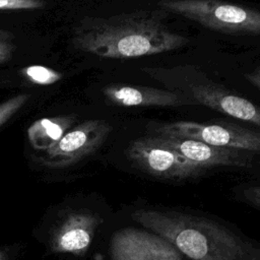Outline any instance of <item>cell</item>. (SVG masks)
<instances>
[{"mask_svg":"<svg viewBox=\"0 0 260 260\" xmlns=\"http://www.w3.org/2000/svg\"><path fill=\"white\" fill-rule=\"evenodd\" d=\"M168 14L157 8L86 16L74 28L73 44L107 59L139 58L185 47L190 40L169 27Z\"/></svg>","mask_w":260,"mask_h":260,"instance_id":"1","label":"cell"},{"mask_svg":"<svg viewBox=\"0 0 260 260\" xmlns=\"http://www.w3.org/2000/svg\"><path fill=\"white\" fill-rule=\"evenodd\" d=\"M132 219L171 242L188 260H260V242L208 216L167 208H139Z\"/></svg>","mask_w":260,"mask_h":260,"instance_id":"2","label":"cell"},{"mask_svg":"<svg viewBox=\"0 0 260 260\" xmlns=\"http://www.w3.org/2000/svg\"><path fill=\"white\" fill-rule=\"evenodd\" d=\"M159 9L228 35H260V11L216 0H161Z\"/></svg>","mask_w":260,"mask_h":260,"instance_id":"3","label":"cell"},{"mask_svg":"<svg viewBox=\"0 0 260 260\" xmlns=\"http://www.w3.org/2000/svg\"><path fill=\"white\" fill-rule=\"evenodd\" d=\"M146 129L152 135L193 139L217 147L260 153V132L237 124L149 121Z\"/></svg>","mask_w":260,"mask_h":260,"instance_id":"4","label":"cell"},{"mask_svg":"<svg viewBox=\"0 0 260 260\" xmlns=\"http://www.w3.org/2000/svg\"><path fill=\"white\" fill-rule=\"evenodd\" d=\"M126 156L139 171L161 180H186L202 172V168L152 135L132 140L127 147Z\"/></svg>","mask_w":260,"mask_h":260,"instance_id":"5","label":"cell"},{"mask_svg":"<svg viewBox=\"0 0 260 260\" xmlns=\"http://www.w3.org/2000/svg\"><path fill=\"white\" fill-rule=\"evenodd\" d=\"M113 130L106 120H87L67 131L54 145L37 156V160L51 169L73 166L96 151Z\"/></svg>","mask_w":260,"mask_h":260,"instance_id":"6","label":"cell"},{"mask_svg":"<svg viewBox=\"0 0 260 260\" xmlns=\"http://www.w3.org/2000/svg\"><path fill=\"white\" fill-rule=\"evenodd\" d=\"M110 256L112 260H184L179 250L165 238L132 226L112 236Z\"/></svg>","mask_w":260,"mask_h":260,"instance_id":"7","label":"cell"},{"mask_svg":"<svg viewBox=\"0 0 260 260\" xmlns=\"http://www.w3.org/2000/svg\"><path fill=\"white\" fill-rule=\"evenodd\" d=\"M152 136L202 169L210 167L248 168L252 162L253 155L248 151L217 147L201 141L181 137Z\"/></svg>","mask_w":260,"mask_h":260,"instance_id":"8","label":"cell"},{"mask_svg":"<svg viewBox=\"0 0 260 260\" xmlns=\"http://www.w3.org/2000/svg\"><path fill=\"white\" fill-rule=\"evenodd\" d=\"M103 94L113 105L134 107H181L198 106L189 95L151 86L110 84L103 88Z\"/></svg>","mask_w":260,"mask_h":260,"instance_id":"9","label":"cell"},{"mask_svg":"<svg viewBox=\"0 0 260 260\" xmlns=\"http://www.w3.org/2000/svg\"><path fill=\"white\" fill-rule=\"evenodd\" d=\"M102 222V217L89 210L69 212L53 235V249L76 255L83 253L90 246Z\"/></svg>","mask_w":260,"mask_h":260,"instance_id":"10","label":"cell"},{"mask_svg":"<svg viewBox=\"0 0 260 260\" xmlns=\"http://www.w3.org/2000/svg\"><path fill=\"white\" fill-rule=\"evenodd\" d=\"M189 91L199 105L260 127V107L249 100L210 84H194Z\"/></svg>","mask_w":260,"mask_h":260,"instance_id":"11","label":"cell"},{"mask_svg":"<svg viewBox=\"0 0 260 260\" xmlns=\"http://www.w3.org/2000/svg\"><path fill=\"white\" fill-rule=\"evenodd\" d=\"M75 117L73 115L37 120L27 129V137L31 147L40 152L47 150L73 127Z\"/></svg>","mask_w":260,"mask_h":260,"instance_id":"12","label":"cell"},{"mask_svg":"<svg viewBox=\"0 0 260 260\" xmlns=\"http://www.w3.org/2000/svg\"><path fill=\"white\" fill-rule=\"evenodd\" d=\"M20 74L35 84L49 85L59 81L62 73L43 65H30L20 70Z\"/></svg>","mask_w":260,"mask_h":260,"instance_id":"13","label":"cell"},{"mask_svg":"<svg viewBox=\"0 0 260 260\" xmlns=\"http://www.w3.org/2000/svg\"><path fill=\"white\" fill-rule=\"evenodd\" d=\"M30 94L19 93L0 103V127L14 116L29 100Z\"/></svg>","mask_w":260,"mask_h":260,"instance_id":"14","label":"cell"},{"mask_svg":"<svg viewBox=\"0 0 260 260\" xmlns=\"http://www.w3.org/2000/svg\"><path fill=\"white\" fill-rule=\"evenodd\" d=\"M45 5L44 1L39 0H0V10H35Z\"/></svg>","mask_w":260,"mask_h":260,"instance_id":"15","label":"cell"},{"mask_svg":"<svg viewBox=\"0 0 260 260\" xmlns=\"http://www.w3.org/2000/svg\"><path fill=\"white\" fill-rule=\"evenodd\" d=\"M14 49L13 35L8 30L0 28V64L9 61L12 58Z\"/></svg>","mask_w":260,"mask_h":260,"instance_id":"16","label":"cell"},{"mask_svg":"<svg viewBox=\"0 0 260 260\" xmlns=\"http://www.w3.org/2000/svg\"><path fill=\"white\" fill-rule=\"evenodd\" d=\"M241 194L249 205L260 211V186H248L242 190Z\"/></svg>","mask_w":260,"mask_h":260,"instance_id":"17","label":"cell"},{"mask_svg":"<svg viewBox=\"0 0 260 260\" xmlns=\"http://www.w3.org/2000/svg\"><path fill=\"white\" fill-rule=\"evenodd\" d=\"M244 77L248 82L260 90V67H257L250 72L244 73Z\"/></svg>","mask_w":260,"mask_h":260,"instance_id":"18","label":"cell"},{"mask_svg":"<svg viewBox=\"0 0 260 260\" xmlns=\"http://www.w3.org/2000/svg\"><path fill=\"white\" fill-rule=\"evenodd\" d=\"M0 260H5V257H4V254L0 252Z\"/></svg>","mask_w":260,"mask_h":260,"instance_id":"19","label":"cell"}]
</instances>
